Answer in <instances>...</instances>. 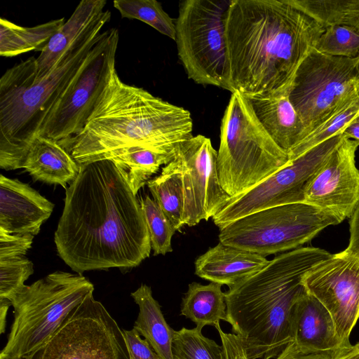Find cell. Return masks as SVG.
<instances>
[{
	"label": "cell",
	"instance_id": "cell-1",
	"mask_svg": "<svg viewBox=\"0 0 359 359\" xmlns=\"http://www.w3.org/2000/svg\"><path fill=\"white\" fill-rule=\"evenodd\" d=\"M54 241L79 274L133 268L149 257V233L125 167L111 160L80 165L66 189Z\"/></svg>",
	"mask_w": 359,
	"mask_h": 359
},
{
	"label": "cell",
	"instance_id": "cell-2",
	"mask_svg": "<svg viewBox=\"0 0 359 359\" xmlns=\"http://www.w3.org/2000/svg\"><path fill=\"white\" fill-rule=\"evenodd\" d=\"M324 31L290 0H231L225 35L231 93L252 97L289 92Z\"/></svg>",
	"mask_w": 359,
	"mask_h": 359
},
{
	"label": "cell",
	"instance_id": "cell-3",
	"mask_svg": "<svg viewBox=\"0 0 359 359\" xmlns=\"http://www.w3.org/2000/svg\"><path fill=\"white\" fill-rule=\"evenodd\" d=\"M192 130L188 110L125 83L115 69L83 130L59 143L81 165L130 147L174 154Z\"/></svg>",
	"mask_w": 359,
	"mask_h": 359
},
{
	"label": "cell",
	"instance_id": "cell-4",
	"mask_svg": "<svg viewBox=\"0 0 359 359\" xmlns=\"http://www.w3.org/2000/svg\"><path fill=\"white\" fill-rule=\"evenodd\" d=\"M332 254L301 247L276 256L225 292L226 322L258 359L276 358L293 341L292 316L306 273Z\"/></svg>",
	"mask_w": 359,
	"mask_h": 359
},
{
	"label": "cell",
	"instance_id": "cell-5",
	"mask_svg": "<svg viewBox=\"0 0 359 359\" xmlns=\"http://www.w3.org/2000/svg\"><path fill=\"white\" fill-rule=\"evenodd\" d=\"M111 19L104 11L66 50L51 71L36 77V57L8 69L0 79V167L22 168L46 117L81 68L102 28Z\"/></svg>",
	"mask_w": 359,
	"mask_h": 359
},
{
	"label": "cell",
	"instance_id": "cell-6",
	"mask_svg": "<svg viewBox=\"0 0 359 359\" xmlns=\"http://www.w3.org/2000/svg\"><path fill=\"white\" fill-rule=\"evenodd\" d=\"M219 139V178L231 198L244 194L290 161L257 118L248 98L238 91L231 93Z\"/></svg>",
	"mask_w": 359,
	"mask_h": 359
},
{
	"label": "cell",
	"instance_id": "cell-7",
	"mask_svg": "<svg viewBox=\"0 0 359 359\" xmlns=\"http://www.w3.org/2000/svg\"><path fill=\"white\" fill-rule=\"evenodd\" d=\"M94 286L82 274L55 271L13 298L14 320L0 359H25L43 346Z\"/></svg>",
	"mask_w": 359,
	"mask_h": 359
},
{
	"label": "cell",
	"instance_id": "cell-8",
	"mask_svg": "<svg viewBox=\"0 0 359 359\" xmlns=\"http://www.w3.org/2000/svg\"><path fill=\"white\" fill-rule=\"evenodd\" d=\"M343 220L306 203L265 208L219 229V242L263 256L288 252L311 241L325 228Z\"/></svg>",
	"mask_w": 359,
	"mask_h": 359
},
{
	"label": "cell",
	"instance_id": "cell-9",
	"mask_svg": "<svg viewBox=\"0 0 359 359\" xmlns=\"http://www.w3.org/2000/svg\"><path fill=\"white\" fill-rule=\"evenodd\" d=\"M231 0H186L179 4L175 42L188 77L231 92L225 35Z\"/></svg>",
	"mask_w": 359,
	"mask_h": 359
},
{
	"label": "cell",
	"instance_id": "cell-10",
	"mask_svg": "<svg viewBox=\"0 0 359 359\" xmlns=\"http://www.w3.org/2000/svg\"><path fill=\"white\" fill-rule=\"evenodd\" d=\"M358 60L359 56H330L314 48L303 60L292 83L289 98L304 125L305 138L328 119L359 102Z\"/></svg>",
	"mask_w": 359,
	"mask_h": 359
},
{
	"label": "cell",
	"instance_id": "cell-11",
	"mask_svg": "<svg viewBox=\"0 0 359 359\" xmlns=\"http://www.w3.org/2000/svg\"><path fill=\"white\" fill-rule=\"evenodd\" d=\"M118 30L101 32L81 68L50 109L39 135L61 142L80 133L116 69Z\"/></svg>",
	"mask_w": 359,
	"mask_h": 359
},
{
	"label": "cell",
	"instance_id": "cell-12",
	"mask_svg": "<svg viewBox=\"0 0 359 359\" xmlns=\"http://www.w3.org/2000/svg\"><path fill=\"white\" fill-rule=\"evenodd\" d=\"M93 293L43 346L25 359H129L122 330Z\"/></svg>",
	"mask_w": 359,
	"mask_h": 359
},
{
	"label": "cell",
	"instance_id": "cell-13",
	"mask_svg": "<svg viewBox=\"0 0 359 359\" xmlns=\"http://www.w3.org/2000/svg\"><path fill=\"white\" fill-rule=\"evenodd\" d=\"M345 137L344 131L280 168L244 194L231 198L213 217L219 229L250 213L280 205L304 203L306 187Z\"/></svg>",
	"mask_w": 359,
	"mask_h": 359
},
{
	"label": "cell",
	"instance_id": "cell-14",
	"mask_svg": "<svg viewBox=\"0 0 359 359\" xmlns=\"http://www.w3.org/2000/svg\"><path fill=\"white\" fill-rule=\"evenodd\" d=\"M173 159L182 175L184 224L193 226L212 218L231 197L220 184L217 151L210 139L192 136L177 147Z\"/></svg>",
	"mask_w": 359,
	"mask_h": 359
},
{
	"label": "cell",
	"instance_id": "cell-15",
	"mask_svg": "<svg viewBox=\"0 0 359 359\" xmlns=\"http://www.w3.org/2000/svg\"><path fill=\"white\" fill-rule=\"evenodd\" d=\"M302 284L330 313L342 345L351 348L350 334L359 318V256L332 255L311 269Z\"/></svg>",
	"mask_w": 359,
	"mask_h": 359
},
{
	"label": "cell",
	"instance_id": "cell-16",
	"mask_svg": "<svg viewBox=\"0 0 359 359\" xmlns=\"http://www.w3.org/2000/svg\"><path fill=\"white\" fill-rule=\"evenodd\" d=\"M359 141L346 135L309 182L304 203L330 210L343 221L359 204V170L355 152Z\"/></svg>",
	"mask_w": 359,
	"mask_h": 359
},
{
	"label": "cell",
	"instance_id": "cell-17",
	"mask_svg": "<svg viewBox=\"0 0 359 359\" xmlns=\"http://www.w3.org/2000/svg\"><path fill=\"white\" fill-rule=\"evenodd\" d=\"M53 208V203L29 184L0 175V231L35 236Z\"/></svg>",
	"mask_w": 359,
	"mask_h": 359
},
{
	"label": "cell",
	"instance_id": "cell-18",
	"mask_svg": "<svg viewBox=\"0 0 359 359\" xmlns=\"http://www.w3.org/2000/svg\"><path fill=\"white\" fill-rule=\"evenodd\" d=\"M292 332L293 342L304 352L339 353L350 348L342 345L328 311L306 290L294 304Z\"/></svg>",
	"mask_w": 359,
	"mask_h": 359
},
{
	"label": "cell",
	"instance_id": "cell-19",
	"mask_svg": "<svg viewBox=\"0 0 359 359\" xmlns=\"http://www.w3.org/2000/svg\"><path fill=\"white\" fill-rule=\"evenodd\" d=\"M269 262L265 256L219 242L196 259L195 273L203 279L230 287L252 276Z\"/></svg>",
	"mask_w": 359,
	"mask_h": 359
},
{
	"label": "cell",
	"instance_id": "cell-20",
	"mask_svg": "<svg viewBox=\"0 0 359 359\" xmlns=\"http://www.w3.org/2000/svg\"><path fill=\"white\" fill-rule=\"evenodd\" d=\"M248 98L265 130L289 155L305 138L304 125L290 102L289 92Z\"/></svg>",
	"mask_w": 359,
	"mask_h": 359
},
{
	"label": "cell",
	"instance_id": "cell-21",
	"mask_svg": "<svg viewBox=\"0 0 359 359\" xmlns=\"http://www.w3.org/2000/svg\"><path fill=\"white\" fill-rule=\"evenodd\" d=\"M23 168L35 180L67 189L78 175L80 165L58 142L37 135L27 153Z\"/></svg>",
	"mask_w": 359,
	"mask_h": 359
},
{
	"label": "cell",
	"instance_id": "cell-22",
	"mask_svg": "<svg viewBox=\"0 0 359 359\" xmlns=\"http://www.w3.org/2000/svg\"><path fill=\"white\" fill-rule=\"evenodd\" d=\"M105 0H82L50 38L36 57V77L48 74L69 46L81 36L104 12Z\"/></svg>",
	"mask_w": 359,
	"mask_h": 359
},
{
	"label": "cell",
	"instance_id": "cell-23",
	"mask_svg": "<svg viewBox=\"0 0 359 359\" xmlns=\"http://www.w3.org/2000/svg\"><path fill=\"white\" fill-rule=\"evenodd\" d=\"M139 306L135 328L162 359H173L172 341L175 330L166 322L159 303L149 286L142 284L130 294Z\"/></svg>",
	"mask_w": 359,
	"mask_h": 359
},
{
	"label": "cell",
	"instance_id": "cell-24",
	"mask_svg": "<svg viewBox=\"0 0 359 359\" xmlns=\"http://www.w3.org/2000/svg\"><path fill=\"white\" fill-rule=\"evenodd\" d=\"M180 313L201 330L206 325L215 327L221 320L226 321L225 292L222 285L190 283L182 299Z\"/></svg>",
	"mask_w": 359,
	"mask_h": 359
},
{
	"label": "cell",
	"instance_id": "cell-25",
	"mask_svg": "<svg viewBox=\"0 0 359 359\" xmlns=\"http://www.w3.org/2000/svg\"><path fill=\"white\" fill-rule=\"evenodd\" d=\"M65 18L25 27L0 19V55L14 57L32 50L41 51L64 24Z\"/></svg>",
	"mask_w": 359,
	"mask_h": 359
},
{
	"label": "cell",
	"instance_id": "cell-26",
	"mask_svg": "<svg viewBox=\"0 0 359 359\" xmlns=\"http://www.w3.org/2000/svg\"><path fill=\"white\" fill-rule=\"evenodd\" d=\"M147 186L162 211L169 219L176 231L184 224V187L182 175L172 159L165 165L157 177L149 180Z\"/></svg>",
	"mask_w": 359,
	"mask_h": 359
},
{
	"label": "cell",
	"instance_id": "cell-27",
	"mask_svg": "<svg viewBox=\"0 0 359 359\" xmlns=\"http://www.w3.org/2000/svg\"><path fill=\"white\" fill-rule=\"evenodd\" d=\"M173 158L174 154L162 153L143 147H130L112 151L102 160H111L125 167L132 189L137 195L160 167L169 163Z\"/></svg>",
	"mask_w": 359,
	"mask_h": 359
},
{
	"label": "cell",
	"instance_id": "cell-28",
	"mask_svg": "<svg viewBox=\"0 0 359 359\" xmlns=\"http://www.w3.org/2000/svg\"><path fill=\"white\" fill-rule=\"evenodd\" d=\"M325 28L349 26L359 32V0H290Z\"/></svg>",
	"mask_w": 359,
	"mask_h": 359
},
{
	"label": "cell",
	"instance_id": "cell-29",
	"mask_svg": "<svg viewBox=\"0 0 359 359\" xmlns=\"http://www.w3.org/2000/svg\"><path fill=\"white\" fill-rule=\"evenodd\" d=\"M114 7L123 18L145 22L161 34L175 39V22L156 0H115Z\"/></svg>",
	"mask_w": 359,
	"mask_h": 359
},
{
	"label": "cell",
	"instance_id": "cell-30",
	"mask_svg": "<svg viewBox=\"0 0 359 359\" xmlns=\"http://www.w3.org/2000/svg\"><path fill=\"white\" fill-rule=\"evenodd\" d=\"M172 354L173 359H225L222 346L205 337L196 327L175 331Z\"/></svg>",
	"mask_w": 359,
	"mask_h": 359
},
{
	"label": "cell",
	"instance_id": "cell-31",
	"mask_svg": "<svg viewBox=\"0 0 359 359\" xmlns=\"http://www.w3.org/2000/svg\"><path fill=\"white\" fill-rule=\"evenodd\" d=\"M150 236L154 255H165L172 251L171 241L176 231L158 203L149 196L140 201Z\"/></svg>",
	"mask_w": 359,
	"mask_h": 359
},
{
	"label": "cell",
	"instance_id": "cell-32",
	"mask_svg": "<svg viewBox=\"0 0 359 359\" xmlns=\"http://www.w3.org/2000/svg\"><path fill=\"white\" fill-rule=\"evenodd\" d=\"M315 49L330 56L356 57L359 55V32L345 25L325 27Z\"/></svg>",
	"mask_w": 359,
	"mask_h": 359
},
{
	"label": "cell",
	"instance_id": "cell-33",
	"mask_svg": "<svg viewBox=\"0 0 359 359\" xmlns=\"http://www.w3.org/2000/svg\"><path fill=\"white\" fill-rule=\"evenodd\" d=\"M359 102H357L318 127L304 139L288 155L293 159L309 151L327 140L343 132L358 117Z\"/></svg>",
	"mask_w": 359,
	"mask_h": 359
},
{
	"label": "cell",
	"instance_id": "cell-34",
	"mask_svg": "<svg viewBox=\"0 0 359 359\" xmlns=\"http://www.w3.org/2000/svg\"><path fill=\"white\" fill-rule=\"evenodd\" d=\"M33 273V263L25 256L0 259V301L11 303Z\"/></svg>",
	"mask_w": 359,
	"mask_h": 359
},
{
	"label": "cell",
	"instance_id": "cell-35",
	"mask_svg": "<svg viewBox=\"0 0 359 359\" xmlns=\"http://www.w3.org/2000/svg\"><path fill=\"white\" fill-rule=\"evenodd\" d=\"M32 234H10L0 231V259L24 257L31 248Z\"/></svg>",
	"mask_w": 359,
	"mask_h": 359
},
{
	"label": "cell",
	"instance_id": "cell-36",
	"mask_svg": "<svg viewBox=\"0 0 359 359\" xmlns=\"http://www.w3.org/2000/svg\"><path fill=\"white\" fill-rule=\"evenodd\" d=\"M129 359H162L135 329L122 330Z\"/></svg>",
	"mask_w": 359,
	"mask_h": 359
},
{
	"label": "cell",
	"instance_id": "cell-37",
	"mask_svg": "<svg viewBox=\"0 0 359 359\" xmlns=\"http://www.w3.org/2000/svg\"><path fill=\"white\" fill-rule=\"evenodd\" d=\"M215 328L221 339L225 359H258L248 350L243 341L237 334L224 332L219 324Z\"/></svg>",
	"mask_w": 359,
	"mask_h": 359
},
{
	"label": "cell",
	"instance_id": "cell-38",
	"mask_svg": "<svg viewBox=\"0 0 359 359\" xmlns=\"http://www.w3.org/2000/svg\"><path fill=\"white\" fill-rule=\"evenodd\" d=\"M346 351L339 353L304 352L292 341L286 346L276 359H336Z\"/></svg>",
	"mask_w": 359,
	"mask_h": 359
},
{
	"label": "cell",
	"instance_id": "cell-39",
	"mask_svg": "<svg viewBox=\"0 0 359 359\" xmlns=\"http://www.w3.org/2000/svg\"><path fill=\"white\" fill-rule=\"evenodd\" d=\"M349 231V243L342 252L348 255L359 256V204L350 218Z\"/></svg>",
	"mask_w": 359,
	"mask_h": 359
},
{
	"label": "cell",
	"instance_id": "cell-40",
	"mask_svg": "<svg viewBox=\"0 0 359 359\" xmlns=\"http://www.w3.org/2000/svg\"><path fill=\"white\" fill-rule=\"evenodd\" d=\"M345 135L349 139L359 141V118L357 117L344 130Z\"/></svg>",
	"mask_w": 359,
	"mask_h": 359
},
{
	"label": "cell",
	"instance_id": "cell-41",
	"mask_svg": "<svg viewBox=\"0 0 359 359\" xmlns=\"http://www.w3.org/2000/svg\"><path fill=\"white\" fill-rule=\"evenodd\" d=\"M11 305L10 302L0 301V334L5 332L6 316L8 308Z\"/></svg>",
	"mask_w": 359,
	"mask_h": 359
},
{
	"label": "cell",
	"instance_id": "cell-42",
	"mask_svg": "<svg viewBox=\"0 0 359 359\" xmlns=\"http://www.w3.org/2000/svg\"><path fill=\"white\" fill-rule=\"evenodd\" d=\"M336 359H359V342L352 346Z\"/></svg>",
	"mask_w": 359,
	"mask_h": 359
},
{
	"label": "cell",
	"instance_id": "cell-43",
	"mask_svg": "<svg viewBox=\"0 0 359 359\" xmlns=\"http://www.w3.org/2000/svg\"><path fill=\"white\" fill-rule=\"evenodd\" d=\"M357 68H358V77H359V60H358V67Z\"/></svg>",
	"mask_w": 359,
	"mask_h": 359
},
{
	"label": "cell",
	"instance_id": "cell-44",
	"mask_svg": "<svg viewBox=\"0 0 359 359\" xmlns=\"http://www.w3.org/2000/svg\"><path fill=\"white\" fill-rule=\"evenodd\" d=\"M358 117L359 118V108H358Z\"/></svg>",
	"mask_w": 359,
	"mask_h": 359
}]
</instances>
